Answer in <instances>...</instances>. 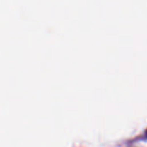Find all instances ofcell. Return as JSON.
Returning a JSON list of instances; mask_svg holds the SVG:
<instances>
[{
    "label": "cell",
    "mask_w": 147,
    "mask_h": 147,
    "mask_svg": "<svg viewBox=\"0 0 147 147\" xmlns=\"http://www.w3.org/2000/svg\"><path fill=\"white\" fill-rule=\"evenodd\" d=\"M145 133H146V136H147V131H146V132H145Z\"/></svg>",
    "instance_id": "cell-1"
}]
</instances>
